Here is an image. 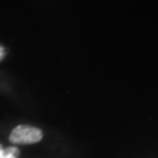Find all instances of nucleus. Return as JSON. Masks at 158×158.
Instances as JSON below:
<instances>
[{"mask_svg": "<svg viewBox=\"0 0 158 158\" xmlns=\"http://www.w3.org/2000/svg\"><path fill=\"white\" fill-rule=\"evenodd\" d=\"M3 152V148H2V145H0V153H2Z\"/></svg>", "mask_w": 158, "mask_h": 158, "instance_id": "4", "label": "nucleus"}, {"mask_svg": "<svg viewBox=\"0 0 158 158\" xmlns=\"http://www.w3.org/2000/svg\"><path fill=\"white\" fill-rule=\"evenodd\" d=\"M19 149L16 146H11L7 149H3V152L0 153V158H19Z\"/></svg>", "mask_w": 158, "mask_h": 158, "instance_id": "2", "label": "nucleus"}, {"mask_svg": "<svg viewBox=\"0 0 158 158\" xmlns=\"http://www.w3.org/2000/svg\"><path fill=\"white\" fill-rule=\"evenodd\" d=\"M3 56H4V49H3L2 46H0V59L3 58Z\"/></svg>", "mask_w": 158, "mask_h": 158, "instance_id": "3", "label": "nucleus"}, {"mask_svg": "<svg viewBox=\"0 0 158 158\" xmlns=\"http://www.w3.org/2000/svg\"><path fill=\"white\" fill-rule=\"evenodd\" d=\"M42 140V132L36 127L19 125L11 132L9 141L12 144H36Z\"/></svg>", "mask_w": 158, "mask_h": 158, "instance_id": "1", "label": "nucleus"}]
</instances>
